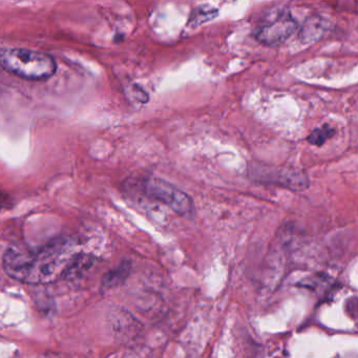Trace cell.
<instances>
[{"label":"cell","mask_w":358,"mask_h":358,"mask_svg":"<svg viewBox=\"0 0 358 358\" xmlns=\"http://www.w3.org/2000/svg\"><path fill=\"white\" fill-rule=\"evenodd\" d=\"M76 241L57 238L38 249L9 247L3 267L10 278L24 284L74 280L94 265V257L77 251Z\"/></svg>","instance_id":"cell-1"},{"label":"cell","mask_w":358,"mask_h":358,"mask_svg":"<svg viewBox=\"0 0 358 358\" xmlns=\"http://www.w3.org/2000/svg\"><path fill=\"white\" fill-rule=\"evenodd\" d=\"M1 66L10 74L31 81L47 80L57 72V64L51 55L20 48L1 51Z\"/></svg>","instance_id":"cell-2"},{"label":"cell","mask_w":358,"mask_h":358,"mask_svg":"<svg viewBox=\"0 0 358 358\" xmlns=\"http://www.w3.org/2000/svg\"><path fill=\"white\" fill-rule=\"evenodd\" d=\"M299 28V22L289 10H276L266 16L257 26L255 37L266 47H276L288 41Z\"/></svg>","instance_id":"cell-3"},{"label":"cell","mask_w":358,"mask_h":358,"mask_svg":"<svg viewBox=\"0 0 358 358\" xmlns=\"http://www.w3.org/2000/svg\"><path fill=\"white\" fill-rule=\"evenodd\" d=\"M144 192L148 198L166 205L178 215L183 217H192L194 215V203L192 196L164 180L158 178L146 180L144 183Z\"/></svg>","instance_id":"cell-4"},{"label":"cell","mask_w":358,"mask_h":358,"mask_svg":"<svg viewBox=\"0 0 358 358\" xmlns=\"http://www.w3.org/2000/svg\"><path fill=\"white\" fill-rule=\"evenodd\" d=\"M131 272V263L129 261H123L119 264L118 267L106 272L102 278V291L112 290L124 284Z\"/></svg>","instance_id":"cell-5"},{"label":"cell","mask_w":358,"mask_h":358,"mask_svg":"<svg viewBox=\"0 0 358 358\" xmlns=\"http://www.w3.org/2000/svg\"><path fill=\"white\" fill-rule=\"evenodd\" d=\"M217 13H219L217 9L211 7V6H201V7L196 8L192 12L188 24L196 28V27L201 26V24H205L209 20H215Z\"/></svg>","instance_id":"cell-6"},{"label":"cell","mask_w":358,"mask_h":358,"mask_svg":"<svg viewBox=\"0 0 358 358\" xmlns=\"http://www.w3.org/2000/svg\"><path fill=\"white\" fill-rule=\"evenodd\" d=\"M322 24H320V20L314 18L313 22H309L303 26L301 29V38L305 39V41H313L316 39V34H320V31L322 30Z\"/></svg>","instance_id":"cell-7"},{"label":"cell","mask_w":358,"mask_h":358,"mask_svg":"<svg viewBox=\"0 0 358 358\" xmlns=\"http://www.w3.org/2000/svg\"><path fill=\"white\" fill-rule=\"evenodd\" d=\"M332 135L333 129H329L328 127H324L322 129H315L308 138V141L310 143L315 144V145H322Z\"/></svg>","instance_id":"cell-8"}]
</instances>
